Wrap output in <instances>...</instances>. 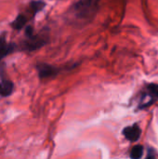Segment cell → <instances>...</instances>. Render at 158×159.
<instances>
[{
	"instance_id": "obj_1",
	"label": "cell",
	"mask_w": 158,
	"mask_h": 159,
	"mask_svg": "<svg viewBox=\"0 0 158 159\" xmlns=\"http://www.w3.org/2000/svg\"><path fill=\"white\" fill-rule=\"evenodd\" d=\"M99 8V0H79L70 9L73 21L85 25L92 20Z\"/></svg>"
},
{
	"instance_id": "obj_2",
	"label": "cell",
	"mask_w": 158,
	"mask_h": 159,
	"mask_svg": "<svg viewBox=\"0 0 158 159\" xmlns=\"http://www.w3.org/2000/svg\"><path fill=\"white\" fill-rule=\"evenodd\" d=\"M48 43L47 33H40L37 34H33L32 36L25 37L23 41L20 44V49L24 51H34L41 48Z\"/></svg>"
},
{
	"instance_id": "obj_3",
	"label": "cell",
	"mask_w": 158,
	"mask_h": 159,
	"mask_svg": "<svg viewBox=\"0 0 158 159\" xmlns=\"http://www.w3.org/2000/svg\"><path fill=\"white\" fill-rule=\"evenodd\" d=\"M36 69L38 71L39 77L41 79L53 77V76L57 75L59 74V72H60L59 68H57L55 66H52L50 64H47V63H44V62L38 63L36 65Z\"/></svg>"
},
{
	"instance_id": "obj_4",
	"label": "cell",
	"mask_w": 158,
	"mask_h": 159,
	"mask_svg": "<svg viewBox=\"0 0 158 159\" xmlns=\"http://www.w3.org/2000/svg\"><path fill=\"white\" fill-rule=\"evenodd\" d=\"M18 48V46L14 43H7L6 41V33L0 35V61L7 56L8 54L13 53Z\"/></svg>"
},
{
	"instance_id": "obj_5",
	"label": "cell",
	"mask_w": 158,
	"mask_h": 159,
	"mask_svg": "<svg viewBox=\"0 0 158 159\" xmlns=\"http://www.w3.org/2000/svg\"><path fill=\"white\" fill-rule=\"evenodd\" d=\"M123 134L125 135L127 140H129L130 142H136L141 137L142 130L137 124H134L131 127L125 128L123 130Z\"/></svg>"
},
{
	"instance_id": "obj_6",
	"label": "cell",
	"mask_w": 158,
	"mask_h": 159,
	"mask_svg": "<svg viewBox=\"0 0 158 159\" xmlns=\"http://www.w3.org/2000/svg\"><path fill=\"white\" fill-rule=\"evenodd\" d=\"M14 89V84L13 82L4 79L0 82V96L2 97H7L9 96Z\"/></svg>"
},
{
	"instance_id": "obj_7",
	"label": "cell",
	"mask_w": 158,
	"mask_h": 159,
	"mask_svg": "<svg viewBox=\"0 0 158 159\" xmlns=\"http://www.w3.org/2000/svg\"><path fill=\"white\" fill-rule=\"evenodd\" d=\"M27 20H28V18L24 14H19L17 18L12 21L11 26L15 30H21L26 24Z\"/></svg>"
},
{
	"instance_id": "obj_8",
	"label": "cell",
	"mask_w": 158,
	"mask_h": 159,
	"mask_svg": "<svg viewBox=\"0 0 158 159\" xmlns=\"http://www.w3.org/2000/svg\"><path fill=\"white\" fill-rule=\"evenodd\" d=\"M46 6V3L42 0H34L29 5V9L32 12V16L34 17L37 12L41 11Z\"/></svg>"
},
{
	"instance_id": "obj_9",
	"label": "cell",
	"mask_w": 158,
	"mask_h": 159,
	"mask_svg": "<svg viewBox=\"0 0 158 159\" xmlns=\"http://www.w3.org/2000/svg\"><path fill=\"white\" fill-rule=\"evenodd\" d=\"M143 154V147L142 145H135L130 152V158L140 159Z\"/></svg>"
},
{
	"instance_id": "obj_10",
	"label": "cell",
	"mask_w": 158,
	"mask_h": 159,
	"mask_svg": "<svg viewBox=\"0 0 158 159\" xmlns=\"http://www.w3.org/2000/svg\"><path fill=\"white\" fill-rule=\"evenodd\" d=\"M148 93L154 98H158V84H150L147 86Z\"/></svg>"
},
{
	"instance_id": "obj_11",
	"label": "cell",
	"mask_w": 158,
	"mask_h": 159,
	"mask_svg": "<svg viewBox=\"0 0 158 159\" xmlns=\"http://www.w3.org/2000/svg\"><path fill=\"white\" fill-rule=\"evenodd\" d=\"M34 34V28L32 25H28L26 28H25V37H29V36H32Z\"/></svg>"
},
{
	"instance_id": "obj_12",
	"label": "cell",
	"mask_w": 158,
	"mask_h": 159,
	"mask_svg": "<svg viewBox=\"0 0 158 159\" xmlns=\"http://www.w3.org/2000/svg\"><path fill=\"white\" fill-rule=\"evenodd\" d=\"M146 159H156L155 152L153 150H149V153H148V156H147Z\"/></svg>"
}]
</instances>
